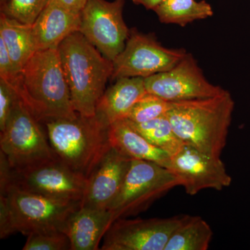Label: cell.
Here are the masks:
<instances>
[{"instance_id": "2e32d148", "label": "cell", "mask_w": 250, "mask_h": 250, "mask_svg": "<svg viewBox=\"0 0 250 250\" xmlns=\"http://www.w3.org/2000/svg\"><path fill=\"white\" fill-rule=\"evenodd\" d=\"M147 93L143 77L118 79L99 100L95 116L110 126L117 121L126 119L134 105Z\"/></svg>"}, {"instance_id": "8992f818", "label": "cell", "mask_w": 250, "mask_h": 250, "mask_svg": "<svg viewBox=\"0 0 250 250\" xmlns=\"http://www.w3.org/2000/svg\"><path fill=\"white\" fill-rule=\"evenodd\" d=\"M40 123L18 96L0 134V149L13 170L57 159Z\"/></svg>"}, {"instance_id": "ffe728a7", "label": "cell", "mask_w": 250, "mask_h": 250, "mask_svg": "<svg viewBox=\"0 0 250 250\" xmlns=\"http://www.w3.org/2000/svg\"><path fill=\"white\" fill-rule=\"evenodd\" d=\"M213 230L200 216L185 215L169 238L165 250H207Z\"/></svg>"}, {"instance_id": "f546056e", "label": "cell", "mask_w": 250, "mask_h": 250, "mask_svg": "<svg viewBox=\"0 0 250 250\" xmlns=\"http://www.w3.org/2000/svg\"><path fill=\"white\" fill-rule=\"evenodd\" d=\"M8 0H0V6H1V9H2L3 7L7 3Z\"/></svg>"}, {"instance_id": "ac0fdd59", "label": "cell", "mask_w": 250, "mask_h": 250, "mask_svg": "<svg viewBox=\"0 0 250 250\" xmlns=\"http://www.w3.org/2000/svg\"><path fill=\"white\" fill-rule=\"evenodd\" d=\"M109 137L112 146L131 159L150 161L170 170V156L147 141L126 119L110 125Z\"/></svg>"}, {"instance_id": "83f0119b", "label": "cell", "mask_w": 250, "mask_h": 250, "mask_svg": "<svg viewBox=\"0 0 250 250\" xmlns=\"http://www.w3.org/2000/svg\"><path fill=\"white\" fill-rule=\"evenodd\" d=\"M53 1L65 9L77 14H81L87 2V0H53Z\"/></svg>"}, {"instance_id": "4316f807", "label": "cell", "mask_w": 250, "mask_h": 250, "mask_svg": "<svg viewBox=\"0 0 250 250\" xmlns=\"http://www.w3.org/2000/svg\"><path fill=\"white\" fill-rule=\"evenodd\" d=\"M20 75L21 73L15 68L6 46L0 40V79L9 83L14 89L18 84Z\"/></svg>"}, {"instance_id": "d6986e66", "label": "cell", "mask_w": 250, "mask_h": 250, "mask_svg": "<svg viewBox=\"0 0 250 250\" xmlns=\"http://www.w3.org/2000/svg\"><path fill=\"white\" fill-rule=\"evenodd\" d=\"M0 40L6 46L15 68L21 73L37 51L32 24H23L1 12Z\"/></svg>"}, {"instance_id": "52a82bcc", "label": "cell", "mask_w": 250, "mask_h": 250, "mask_svg": "<svg viewBox=\"0 0 250 250\" xmlns=\"http://www.w3.org/2000/svg\"><path fill=\"white\" fill-rule=\"evenodd\" d=\"M180 179L169 169L150 161L132 159L121 190L108 207L113 222L145 211Z\"/></svg>"}, {"instance_id": "8fae6325", "label": "cell", "mask_w": 250, "mask_h": 250, "mask_svg": "<svg viewBox=\"0 0 250 250\" xmlns=\"http://www.w3.org/2000/svg\"><path fill=\"white\" fill-rule=\"evenodd\" d=\"M145 84L148 93L172 103L213 98L227 91L210 83L188 53L168 71L145 78Z\"/></svg>"}, {"instance_id": "44dd1931", "label": "cell", "mask_w": 250, "mask_h": 250, "mask_svg": "<svg viewBox=\"0 0 250 250\" xmlns=\"http://www.w3.org/2000/svg\"><path fill=\"white\" fill-rule=\"evenodd\" d=\"M153 11L161 22L178 24L181 27L213 15L208 3L195 0H166Z\"/></svg>"}, {"instance_id": "484cf974", "label": "cell", "mask_w": 250, "mask_h": 250, "mask_svg": "<svg viewBox=\"0 0 250 250\" xmlns=\"http://www.w3.org/2000/svg\"><path fill=\"white\" fill-rule=\"evenodd\" d=\"M18 98L14 88L0 79V131L4 129Z\"/></svg>"}, {"instance_id": "6da1fadb", "label": "cell", "mask_w": 250, "mask_h": 250, "mask_svg": "<svg viewBox=\"0 0 250 250\" xmlns=\"http://www.w3.org/2000/svg\"><path fill=\"white\" fill-rule=\"evenodd\" d=\"M14 90L41 123L78 115L72 105L58 47L36 51L21 72Z\"/></svg>"}, {"instance_id": "7402d4cb", "label": "cell", "mask_w": 250, "mask_h": 250, "mask_svg": "<svg viewBox=\"0 0 250 250\" xmlns=\"http://www.w3.org/2000/svg\"><path fill=\"white\" fill-rule=\"evenodd\" d=\"M127 122L147 141L167 153L171 158L177 155L185 146L183 141L176 134L166 115L146 123Z\"/></svg>"}, {"instance_id": "d4e9b609", "label": "cell", "mask_w": 250, "mask_h": 250, "mask_svg": "<svg viewBox=\"0 0 250 250\" xmlns=\"http://www.w3.org/2000/svg\"><path fill=\"white\" fill-rule=\"evenodd\" d=\"M23 250H71V243L65 233L53 231L33 233L27 237Z\"/></svg>"}, {"instance_id": "7c38bea8", "label": "cell", "mask_w": 250, "mask_h": 250, "mask_svg": "<svg viewBox=\"0 0 250 250\" xmlns=\"http://www.w3.org/2000/svg\"><path fill=\"white\" fill-rule=\"evenodd\" d=\"M185 215L167 218H120L104 236L102 250H165Z\"/></svg>"}, {"instance_id": "9c48e42d", "label": "cell", "mask_w": 250, "mask_h": 250, "mask_svg": "<svg viewBox=\"0 0 250 250\" xmlns=\"http://www.w3.org/2000/svg\"><path fill=\"white\" fill-rule=\"evenodd\" d=\"M125 0H87L79 31L113 62L123 52L130 29L123 19Z\"/></svg>"}, {"instance_id": "277c9868", "label": "cell", "mask_w": 250, "mask_h": 250, "mask_svg": "<svg viewBox=\"0 0 250 250\" xmlns=\"http://www.w3.org/2000/svg\"><path fill=\"white\" fill-rule=\"evenodd\" d=\"M51 147L70 169L88 179L111 147L109 126L96 116L77 115L43 123Z\"/></svg>"}, {"instance_id": "7a4b0ae2", "label": "cell", "mask_w": 250, "mask_h": 250, "mask_svg": "<svg viewBox=\"0 0 250 250\" xmlns=\"http://www.w3.org/2000/svg\"><path fill=\"white\" fill-rule=\"evenodd\" d=\"M234 101L229 92L213 98L171 102L167 116L187 146L220 157L228 141Z\"/></svg>"}, {"instance_id": "603a6c76", "label": "cell", "mask_w": 250, "mask_h": 250, "mask_svg": "<svg viewBox=\"0 0 250 250\" xmlns=\"http://www.w3.org/2000/svg\"><path fill=\"white\" fill-rule=\"evenodd\" d=\"M170 108L171 102L147 93L134 105L126 119L134 123H146L165 116Z\"/></svg>"}, {"instance_id": "f1b7e54d", "label": "cell", "mask_w": 250, "mask_h": 250, "mask_svg": "<svg viewBox=\"0 0 250 250\" xmlns=\"http://www.w3.org/2000/svg\"><path fill=\"white\" fill-rule=\"evenodd\" d=\"M134 4L143 5L147 9L154 10L166 0H131Z\"/></svg>"}, {"instance_id": "30bf717a", "label": "cell", "mask_w": 250, "mask_h": 250, "mask_svg": "<svg viewBox=\"0 0 250 250\" xmlns=\"http://www.w3.org/2000/svg\"><path fill=\"white\" fill-rule=\"evenodd\" d=\"M88 182V178L72 170L58 158L24 170L11 169V184L64 201L82 202Z\"/></svg>"}, {"instance_id": "e0dca14e", "label": "cell", "mask_w": 250, "mask_h": 250, "mask_svg": "<svg viewBox=\"0 0 250 250\" xmlns=\"http://www.w3.org/2000/svg\"><path fill=\"white\" fill-rule=\"evenodd\" d=\"M80 22L81 14L72 13L53 0H49L32 24L36 49L58 47L67 36L79 31Z\"/></svg>"}, {"instance_id": "5b68a950", "label": "cell", "mask_w": 250, "mask_h": 250, "mask_svg": "<svg viewBox=\"0 0 250 250\" xmlns=\"http://www.w3.org/2000/svg\"><path fill=\"white\" fill-rule=\"evenodd\" d=\"M82 205L49 198L10 184L0 192V238L15 233L63 232L70 215Z\"/></svg>"}, {"instance_id": "3957f363", "label": "cell", "mask_w": 250, "mask_h": 250, "mask_svg": "<svg viewBox=\"0 0 250 250\" xmlns=\"http://www.w3.org/2000/svg\"><path fill=\"white\" fill-rule=\"evenodd\" d=\"M58 49L74 109L83 116H95L99 100L111 78L113 62L80 31L67 36Z\"/></svg>"}, {"instance_id": "9a60e30c", "label": "cell", "mask_w": 250, "mask_h": 250, "mask_svg": "<svg viewBox=\"0 0 250 250\" xmlns=\"http://www.w3.org/2000/svg\"><path fill=\"white\" fill-rule=\"evenodd\" d=\"M113 223L108 209L81 205L67 219L63 233L70 239L71 250H95Z\"/></svg>"}, {"instance_id": "ba28073f", "label": "cell", "mask_w": 250, "mask_h": 250, "mask_svg": "<svg viewBox=\"0 0 250 250\" xmlns=\"http://www.w3.org/2000/svg\"><path fill=\"white\" fill-rule=\"evenodd\" d=\"M183 49L164 47L156 38L130 29L123 52L113 61L111 80L123 77H146L168 71L186 57Z\"/></svg>"}, {"instance_id": "cb8c5ba5", "label": "cell", "mask_w": 250, "mask_h": 250, "mask_svg": "<svg viewBox=\"0 0 250 250\" xmlns=\"http://www.w3.org/2000/svg\"><path fill=\"white\" fill-rule=\"evenodd\" d=\"M49 0H8L1 12L23 24H33Z\"/></svg>"}, {"instance_id": "4fadbf2b", "label": "cell", "mask_w": 250, "mask_h": 250, "mask_svg": "<svg viewBox=\"0 0 250 250\" xmlns=\"http://www.w3.org/2000/svg\"><path fill=\"white\" fill-rule=\"evenodd\" d=\"M170 170L179 177L181 186L190 195L205 189L222 190L232 182L221 158L205 154L187 145L171 158Z\"/></svg>"}, {"instance_id": "5bb4252c", "label": "cell", "mask_w": 250, "mask_h": 250, "mask_svg": "<svg viewBox=\"0 0 250 250\" xmlns=\"http://www.w3.org/2000/svg\"><path fill=\"white\" fill-rule=\"evenodd\" d=\"M131 161L111 145L88 177L82 205L108 209L121 190Z\"/></svg>"}]
</instances>
